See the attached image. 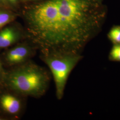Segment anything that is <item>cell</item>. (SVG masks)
I'll return each instance as SVG.
<instances>
[{
	"instance_id": "ba28073f",
	"label": "cell",
	"mask_w": 120,
	"mask_h": 120,
	"mask_svg": "<svg viewBox=\"0 0 120 120\" xmlns=\"http://www.w3.org/2000/svg\"><path fill=\"white\" fill-rule=\"evenodd\" d=\"M109 37L114 42L120 43V27L112 29L109 33Z\"/></svg>"
},
{
	"instance_id": "52a82bcc",
	"label": "cell",
	"mask_w": 120,
	"mask_h": 120,
	"mask_svg": "<svg viewBox=\"0 0 120 120\" xmlns=\"http://www.w3.org/2000/svg\"><path fill=\"white\" fill-rule=\"evenodd\" d=\"M16 16L12 13L0 10V30L14 21Z\"/></svg>"
},
{
	"instance_id": "4fadbf2b",
	"label": "cell",
	"mask_w": 120,
	"mask_h": 120,
	"mask_svg": "<svg viewBox=\"0 0 120 120\" xmlns=\"http://www.w3.org/2000/svg\"><path fill=\"white\" fill-rule=\"evenodd\" d=\"M3 0H0V1H2Z\"/></svg>"
},
{
	"instance_id": "7c38bea8",
	"label": "cell",
	"mask_w": 120,
	"mask_h": 120,
	"mask_svg": "<svg viewBox=\"0 0 120 120\" xmlns=\"http://www.w3.org/2000/svg\"><path fill=\"white\" fill-rule=\"evenodd\" d=\"M27 0V1H28V0H29V1H30V0Z\"/></svg>"
},
{
	"instance_id": "9c48e42d",
	"label": "cell",
	"mask_w": 120,
	"mask_h": 120,
	"mask_svg": "<svg viewBox=\"0 0 120 120\" xmlns=\"http://www.w3.org/2000/svg\"><path fill=\"white\" fill-rule=\"evenodd\" d=\"M111 56L114 60L120 61V45H114L111 52Z\"/></svg>"
},
{
	"instance_id": "3957f363",
	"label": "cell",
	"mask_w": 120,
	"mask_h": 120,
	"mask_svg": "<svg viewBox=\"0 0 120 120\" xmlns=\"http://www.w3.org/2000/svg\"><path fill=\"white\" fill-rule=\"evenodd\" d=\"M40 58L49 69L55 83L56 98L60 100L63 97L69 75L82 56L81 54L44 51H40Z\"/></svg>"
},
{
	"instance_id": "8fae6325",
	"label": "cell",
	"mask_w": 120,
	"mask_h": 120,
	"mask_svg": "<svg viewBox=\"0 0 120 120\" xmlns=\"http://www.w3.org/2000/svg\"><path fill=\"white\" fill-rule=\"evenodd\" d=\"M9 3L11 4H15L17 3L18 0H6Z\"/></svg>"
},
{
	"instance_id": "7a4b0ae2",
	"label": "cell",
	"mask_w": 120,
	"mask_h": 120,
	"mask_svg": "<svg viewBox=\"0 0 120 120\" xmlns=\"http://www.w3.org/2000/svg\"><path fill=\"white\" fill-rule=\"evenodd\" d=\"M51 79L50 71L32 60L5 71L2 86L28 98H39L47 92Z\"/></svg>"
},
{
	"instance_id": "5b68a950",
	"label": "cell",
	"mask_w": 120,
	"mask_h": 120,
	"mask_svg": "<svg viewBox=\"0 0 120 120\" xmlns=\"http://www.w3.org/2000/svg\"><path fill=\"white\" fill-rule=\"evenodd\" d=\"M4 88L6 91L0 94V110L9 118L20 120L26 111L28 98Z\"/></svg>"
},
{
	"instance_id": "277c9868",
	"label": "cell",
	"mask_w": 120,
	"mask_h": 120,
	"mask_svg": "<svg viewBox=\"0 0 120 120\" xmlns=\"http://www.w3.org/2000/svg\"><path fill=\"white\" fill-rule=\"evenodd\" d=\"M6 49L0 59L3 64L8 66L9 69L32 60L38 51L36 45L28 39Z\"/></svg>"
},
{
	"instance_id": "8992f818",
	"label": "cell",
	"mask_w": 120,
	"mask_h": 120,
	"mask_svg": "<svg viewBox=\"0 0 120 120\" xmlns=\"http://www.w3.org/2000/svg\"><path fill=\"white\" fill-rule=\"evenodd\" d=\"M26 39L25 28L15 25L3 28L0 30V49H6Z\"/></svg>"
},
{
	"instance_id": "30bf717a",
	"label": "cell",
	"mask_w": 120,
	"mask_h": 120,
	"mask_svg": "<svg viewBox=\"0 0 120 120\" xmlns=\"http://www.w3.org/2000/svg\"><path fill=\"white\" fill-rule=\"evenodd\" d=\"M3 65L4 64H3V62L0 58V84L2 85V82L3 78L4 75V71L3 69Z\"/></svg>"
},
{
	"instance_id": "6da1fadb",
	"label": "cell",
	"mask_w": 120,
	"mask_h": 120,
	"mask_svg": "<svg viewBox=\"0 0 120 120\" xmlns=\"http://www.w3.org/2000/svg\"><path fill=\"white\" fill-rule=\"evenodd\" d=\"M27 39L40 51L81 54L105 13L95 0H46L23 12Z\"/></svg>"
}]
</instances>
